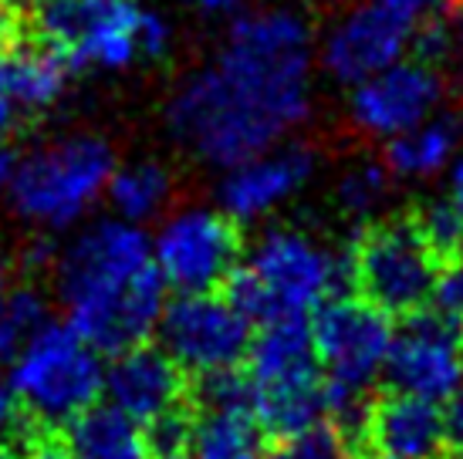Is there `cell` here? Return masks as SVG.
<instances>
[{
	"instance_id": "cell-16",
	"label": "cell",
	"mask_w": 463,
	"mask_h": 459,
	"mask_svg": "<svg viewBox=\"0 0 463 459\" xmlns=\"http://www.w3.org/2000/svg\"><path fill=\"white\" fill-rule=\"evenodd\" d=\"M311 166H315V159L301 145L258 155V159L237 166L227 176L223 190H220V203L231 217L254 220L274 210L278 203H284L298 186H305V179L311 176Z\"/></svg>"
},
{
	"instance_id": "cell-38",
	"label": "cell",
	"mask_w": 463,
	"mask_h": 459,
	"mask_svg": "<svg viewBox=\"0 0 463 459\" xmlns=\"http://www.w3.org/2000/svg\"><path fill=\"white\" fill-rule=\"evenodd\" d=\"M7 304V267H4V260H0V311Z\"/></svg>"
},
{
	"instance_id": "cell-39",
	"label": "cell",
	"mask_w": 463,
	"mask_h": 459,
	"mask_svg": "<svg viewBox=\"0 0 463 459\" xmlns=\"http://www.w3.org/2000/svg\"><path fill=\"white\" fill-rule=\"evenodd\" d=\"M194 4H200V7H210V11H220V7H231V4H237V0H194Z\"/></svg>"
},
{
	"instance_id": "cell-1",
	"label": "cell",
	"mask_w": 463,
	"mask_h": 459,
	"mask_svg": "<svg viewBox=\"0 0 463 459\" xmlns=\"http://www.w3.org/2000/svg\"><path fill=\"white\" fill-rule=\"evenodd\" d=\"M308 24L291 11L237 17L220 61L169 102L173 136L217 166L264 155L308 112Z\"/></svg>"
},
{
	"instance_id": "cell-9",
	"label": "cell",
	"mask_w": 463,
	"mask_h": 459,
	"mask_svg": "<svg viewBox=\"0 0 463 459\" xmlns=\"http://www.w3.org/2000/svg\"><path fill=\"white\" fill-rule=\"evenodd\" d=\"M443 0H365L325 44V68L338 81L359 85L399 61L416 31L439 14Z\"/></svg>"
},
{
	"instance_id": "cell-4",
	"label": "cell",
	"mask_w": 463,
	"mask_h": 459,
	"mask_svg": "<svg viewBox=\"0 0 463 459\" xmlns=\"http://www.w3.org/2000/svg\"><path fill=\"white\" fill-rule=\"evenodd\" d=\"M352 294L389 318L406 321L430 304L439 260L423 240L412 213H396L365 227L352 250Z\"/></svg>"
},
{
	"instance_id": "cell-15",
	"label": "cell",
	"mask_w": 463,
	"mask_h": 459,
	"mask_svg": "<svg viewBox=\"0 0 463 459\" xmlns=\"http://www.w3.org/2000/svg\"><path fill=\"white\" fill-rule=\"evenodd\" d=\"M190 382L194 379L163 348L149 342L116 355L105 371V392L112 398V406L142 426L169 408L190 402Z\"/></svg>"
},
{
	"instance_id": "cell-26",
	"label": "cell",
	"mask_w": 463,
	"mask_h": 459,
	"mask_svg": "<svg viewBox=\"0 0 463 459\" xmlns=\"http://www.w3.org/2000/svg\"><path fill=\"white\" fill-rule=\"evenodd\" d=\"M412 217H416V227H420L423 240L430 243V250L437 254L439 264L463 254V223L450 200H426L412 210Z\"/></svg>"
},
{
	"instance_id": "cell-41",
	"label": "cell",
	"mask_w": 463,
	"mask_h": 459,
	"mask_svg": "<svg viewBox=\"0 0 463 459\" xmlns=\"http://www.w3.org/2000/svg\"><path fill=\"white\" fill-rule=\"evenodd\" d=\"M348 459H359V456H348Z\"/></svg>"
},
{
	"instance_id": "cell-13",
	"label": "cell",
	"mask_w": 463,
	"mask_h": 459,
	"mask_svg": "<svg viewBox=\"0 0 463 459\" xmlns=\"http://www.w3.org/2000/svg\"><path fill=\"white\" fill-rule=\"evenodd\" d=\"M443 408L426 398L383 389L369 402L365 429L359 436V459H443L447 456Z\"/></svg>"
},
{
	"instance_id": "cell-35",
	"label": "cell",
	"mask_w": 463,
	"mask_h": 459,
	"mask_svg": "<svg viewBox=\"0 0 463 459\" xmlns=\"http://www.w3.org/2000/svg\"><path fill=\"white\" fill-rule=\"evenodd\" d=\"M14 169H17V163H14V153H11V149H4V145H0V192L11 190Z\"/></svg>"
},
{
	"instance_id": "cell-6",
	"label": "cell",
	"mask_w": 463,
	"mask_h": 459,
	"mask_svg": "<svg viewBox=\"0 0 463 459\" xmlns=\"http://www.w3.org/2000/svg\"><path fill=\"white\" fill-rule=\"evenodd\" d=\"M142 14L132 0H44L34 11V34L65 54L71 68H126L142 58Z\"/></svg>"
},
{
	"instance_id": "cell-30",
	"label": "cell",
	"mask_w": 463,
	"mask_h": 459,
	"mask_svg": "<svg viewBox=\"0 0 463 459\" xmlns=\"http://www.w3.org/2000/svg\"><path fill=\"white\" fill-rule=\"evenodd\" d=\"M48 267H58V247L48 237L27 240L24 250H21V270L34 277V274H44Z\"/></svg>"
},
{
	"instance_id": "cell-17",
	"label": "cell",
	"mask_w": 463,
	"mask_h": 459,
	"mask_svg": "<svg viewBox=\"0 0 463 459\" xmlns=\"http://www.w3.org/2000/svg\"><path fill=\"white\" fill-rule=\"evenodd\" d=\"M244 371L250 375L254 389L318 375L322 365L315 355L308 314H291V318L260 324V332L250 338V348H247Z\"/></svg>"
},
{
	"instance_id": "cell-27",
	"label": "cell",
	"mask_w": 463,
	"mask_h": 459,
	"mask_svg": "<svg viewBox=\"0 0 463 459\" xmlns=\"http://www.w3.org/2000/svg\"><path fill=\"white\" fill-rule=\"evenodd\" d=\"M386 183L389 179L383 166H375V163L355 166L338 186V203L345 206L348 213H373L375 206L383 203V196H386Z\"/></svg>"
},
{
	"instance_id": "cell-10",
	"label": "cell",
	"mask_w": 463,
	"mask_h": 459,
	"mask_svg": "<svg viewBox=\"0 0 463 459\" xmlns=\"http://www.w3.org/2000/svg\"><path fill=\"white\" fill-rule=\"evenodd\" d=\"M241 220L217 210H190L159 230L153 247L156 267L180 294H217L233 267H241Z\"/></svg>"
},
{
	"instance_id": "cell-32",
	"label": "cell",
	"mask_w": 463,
	"mask_h": 459,
	"mask_svg": "<svg viewBox=\"0 0 463 459\" xmlns=\"http://www.w3.org/2000/svg\"><path fill=\"white\" fill-rule=\"evenodd\" d=\"M439 408H443V429H447L450 449L463 446V385Z\"/></svg>"
},
{
	"instance_id": "cell-8",
	"label": "cell",
	"mask_w": 463,
	"mask_h": 459,
	"mask_svg": "<svg viewBox=\"0 0 463 459\" xmlns=\"http://www.w3.org/2000/svg\"><path fill=\"white\" fill-rule=\"evenodd\" d=\"M311 342L325 379L369 392L386 369L392 348V318L362 301L359 294H335L311 311Z\"/></svg>"
},
{
	"instance_id": "cell-28",
	"label": "cell",
	"mask_w": 463,
	"mask_h": 459,
	"mask_svg": "<svg viewBox=\"0 0 463 459\" xmlns=\"http://www.w3.org/2000/svg\"><path fill=\"white\" fill-rule=\"evenodd\" d=\"M426 307L463 328V254L439 264L437 284H433V294H430Z\"/></svg>"
},
{
	"instance_id": "cell-18",
	"label": "cell",
	"mask_w": 463,
	"mask_h": 459,
	"mask_svg": "<svg viewBox=\"0 0 463 459\" xmlns=\"http://www.w3.org/2000/svg\"><path fill=\"white\" fill-rule=\"evenodd\" d=\"M75 68L65 54H58L48 44H31L24 41L0 52V98H7L14 108L41 112L52 108L68 85V75Z\"/></svg>"
},
{
	"instance_id": "cell-36",
	"label": "cell",
	"mask_w": 463,
	"mask_h": 459,
	"mask_svg": "<svg viewBox=\"0 0 463 459\" xmlns=\"http://www.w3.org/2000/svg\"><path fill=\"white\" fill-rule=\"evenodd\" d=\"M14 122H17V108H14V105L7 102V98H0V139H4L7 132H11Z\"/></svg>"
},
{
	"instance_id": "cell-7",
	"label": "cell",
	"mask_w": 463,
	"mask_h": 459,
	"mask_svg": "<svg viewBox=\"0 0 463 459\" xmlns=\"http://www.w3.org/2000/svg\"><path fill=\"white\" fill-rule=\"evenodd\" d=\"M247 267L268 287L278 318L308 314L335 294H352L348 250L328 254L298 230L264 233Z\"/></svg>"
},
{
	"instance_id": "cell-22",
	"label": "cell",
	"mask_w": 463,
	"mask_h": 459,
	"mask_svg": "<svg viewBox=\"0 0 463 459\" xmlns=\"http://www.w3.org/2000/svg\"><path fill=\"white\" fill-rule=\"evenodd\" d=\"M48 321H52L48 297L34 284H21L17 291H11L7 304L0 311V361L14 365L27 344L44 332Z\"/></svg>"
},
{
	"instance_id": "cell-24",
	"label": "cell",
	"mask_w": 463,
	"mask_h": 459,
	"mask_svg": "<svg viewBox=\"0 0 463 459\" xmlns=\"http://www.w3.org/2000/svg\"><path fill=\"white\" fill-rule=\"evenodd\" d=\"M348 439L332 419H322L284 439H270L264 459H348Z\"/></svg>"
},
{
	"instance_id": "cell-21",
	"label": "cell",
	"mask_w": 463,
	"mask_h": 459,
	"mask_svg": "<svg viewBox=\"0 0 463 459\" xmlns=\"http://www.w3.org/2000/svg\"><path fill=\"white\" fill-rule=\"evenodd\" d=\"M460 142V122L457 118H433L412 128L406 136H396L386 149V163L399 176H430L447 166Z\"/></svg>"
},
{
	"instance_id": "cell-33",
	"label": "cell",
	"mask_w": 463,
	"mask_h": 459,
	"mask_svg": "<svg viewBox=\"0 0 463 459\" xmlns=\"http://www.w3.org/2000/svg\"><path fill=\"white\" fill-rule=\"evenodd\" d=\"M21 17H24V14H17L7 0H0V52L24 41V27H21L24 21H21Z\"/></svg>"
},
{
	"instance_id": "cell-42",
	"label": "cell",
	"mask_w": 463,
	"mask_h": 459,
	"mask_svg": "<svg viewBox=\"0 0 463 459\" xmlns=\"http://www.w3.org/2000/svg\"><path fill=\"white\" fill-rule=\"evenodd\" d=\"M186 459H194V456H186Z\"/></svg>"
},
{
	"instance_id": "cell-31",
	"label": "cell",
	"mask_w": 463,
	"mask_h": 459,
	"mask_svg": "<svg viewBox=\"0 0 463 459\" xmlns=\"http://www.w3.org/2000/svg\"><path fill=\"white\" fill-rule=\"evenodd\" d=\"M21 459H81L75 453V449L65 443V436H61V429H52V433H44L34 443V446L27 449Z\"/></svg>"
},
{
	"instance_id": "cell-12",
	"label": "cell",
	"mask_w": 463,
	"mask_h": 459,
	"mask_svg": "<svg viewBox=\"0 0 463 459\" xmlns=\"http://www.w3.org/2000/svg\"><path fill=\"white\" fill-rule=\"evenodd\" d=\"M463 385V328L437 311L402 321L386 358V389L426 402H447Z\"/></svg>"
},
{
	"instance_id": "cell-40",
	"label": "cell",
	"mask_w": 463,
	"mask_h": 459,
	"mask_svg": "<svg viewBox=\"0 0 463 459\" xmlns=\"http://www.w3.org/2000/svg\"><path fill=\"white\" fill-rule=\"evenodd\" d=\"M443 459H463V446H457V449H447V456Z\"/></svg>"
},
{
	"instance_id": "cell-20",
	"label": "cell",
	"mask_w": 463,
	"mask_h": 459,
	"mask_svg": "<svg viewBox=\"0 0 463 459\" xmlns=\"http://www.w3.org/2000/svg\"><path fill=\"white\" fill-rule=\"evenodd\" d=\"M196 412V408H194ZM268 433L254 412H196L194 419V459H264Z\"/></svg>"
},
{
	"instance_id": "cell-29",
	"label": "cell",
	"mask_w": 463,
	"mask_h": 459,
	"mask_svg": "<svg viewBox=\"0 0 463 459\" xmlns=\"http://www.w3.org/2000/svg\"><path fill=\"white\" fill-rule=\"evenodd\" d=\"M169 48V27L163 17L156 14H142V27H139V54L142 58H163Z\"/></svg>"
},
{
	"instance_id": "cell-11",
	"label": "cell",
	"mask_w": 463,
	"mask_h": 459,
	"mask_svg": "<svg viewBox=\"0 0 463 459\" xmlns=\"http://www.w3.org/2000/svg\"><path fill=\"white\" fill-rule=\"evenodd\" d=\"M250 321L220 294H180L159 318V342L186 375L237 369L250 348Z\"/></svg>"
},
{
	"instance_id": "cell-5",
	"label": "cell",
	"mask_w": 463,
	"mask_h": 459,
	"mask_svg": "<svg viewBox=\"0 0 463 459\" xmlns=\"http://www.w3.org/2000/svg\"><path fill=\"white\" fill-rule=\"evenodd\" d=\"M112 163V149L102 139L52 142L14 169V210L44 227H68L109 186Z\"/></svg>"
},
{
	"instance_id": "cell-25",
	"label": "cell",
	"mask_w": 463,
	"mask_h": 459,
	"mask_svg": "<svg viewBox=\"0 0 463 459\" xmlns=\"http://www.w3.org/2000/svg\"><path fill=\"white\" fill-rule=\"evenodd\" d=\"M194 419L196 412L190 402L169 408L153 422L142 426V443L149 459H186L194 446Z\"/></svg>"
},
{
	"instance_id": "cell-14",
	"label": "cell",
	"mask_w": 463,
	"mask_h": 459,
	"mask_svg": "<svg viewBox=\"0 0 463 459\" xmlns=\"http://www.w3.org/2000/svg\"><path fill=\"white\" fill-rule=\"evenodd\" d=\"M439 98V78L420 61H396L379 75L355 85L352 115L362 128L375 136H406L423 126V118Z\"/></svg>"
},
{
	"instance_id": "cell-23",
	"label": "cell",
	"mask_w": 463,
	"mask_h": 459,
	"mask_svg": "<svg viewBox=\"0 0 463 459\" xmlns=\"http://www.w3.org/2000/svg\"><path fill=\"white\" fill-rule=\"evenodd\" d=\"M109 200L129 223L156 217L169 200V173L156 163H139L109 179Z\"/></svg>"
},
{
	"instance_id": "cell-2",
	"label": "cell",
	"mask_w": 463,
	"mask_h": 459,
	"mask_svg": "<svg viewBox=\"0 0 463 459\" xmlns=\"http://www.w3.org/2000/svg\"><path fill=\"white\" fill-rule=\"evenodd\" d=\"M58 294L68 324L99 355L146 344L166 311V277L136 223L102 220L58 257Z\"/></svg>"
},
{
	"instance_id": "cell-3",
	"label": "cell",
	"mask_w": 463,
	"mask_h": 459,
	"mask_svg": "<svg viewBox=\"0 0 463 459\" xmlns=\"http://www.w3.org/2000/svg\"><path fill=\"white\" fill-rule=\"evenodd\" d=\"M11 389L48 429H65L105 392V365L71 324L48 321L11 365Z\"/></svg>"
},
{
	"instance_id": "cell-34",
	"label": "cell",
	"mask_w": 463,
	"mask_h": 459,
	"mask_svg": "<svg viewBox=\"0 0 463 459\" xmlns=\"http://www.w3.org/2000/svg\"><path fill=\"white\" fill-rule=\"evenodd\" d=\"M450 203L457 210V217L463 223V155L457 159V166H453V179H450Z\"/></svg>"
},
{
	"instance_id": "cell-37",
	"label": "cell",
	"mask_w": 463,
	"mask_h": 459,
	"mask_svg": "<svg viewBox=\"0 0 463 459\" xmlns=\"http://www.w3.org/2000/svg\"><path fill=\"white\" fill-rule=\"evenodd\" d=\"M7 4H11L17 14H34L41 4H44V0H7Z\"/></svg>"
},
{
	"instance_id": "cell-19",
	"label": "cell",
	"mask_w": 463,
	"mask_h": 459,
	"mask_svg": "<svg viewBox=\"0 0 463 459\" xmlns=\"http://www.w3.org/2000/svg\"><path fill=\"white\" fill-rule=\"evenodd\" d=\"M61 436L81 459H149L139 422L116 406L95 402L78 419L68 422Z\"/></svg>"
}]
</instances>
